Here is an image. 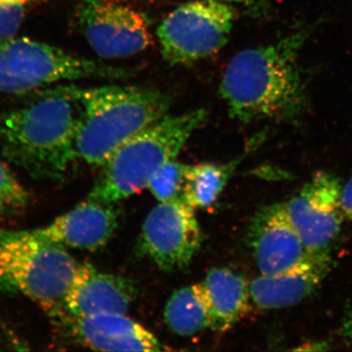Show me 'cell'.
<instances>
[{
  "instance_id": "obj_8",
  "label": "cell",
  "mask_w": 352,
  "mask_h": 352,
  "mask_svg": "<svg viewBox=\"0 0 352 352\" xmlns=\"http://www.w3.org/2000/svg\"><path fill=\"white\" fill-rule=\"evenodd\" d=\"M76 18L90 47L104 59H122L151 45L149 22L118 0H80Z\"/></svg>"
},
{
  "instance_id": "obj_24",
  "label": "cell",
  "mask_w": 352,
  "mask_h": 352,
  "mask_svg": "<svg viewBox=\"0 0 352 352\" xmlns=\"http://www.w3.org/2000/svg\"><path fill=\"white\" fill-rule=\"evenodd\" d=\"M222 1L227 2V3H236L241 4V6H252L254 4L258 3L259 0H222Z\"/></svg>"
},
{
  "instance_id": "obj_5",
  "label": "cell",
  "mask_w": 352,
  "mask_h": 352,
  "mask_svg": "<svg viewBox=\"0 0 352 352\" xmlns=\"http://www.w3.org/2000/svg\"><path fill=\"white\" fill-rule=\"evenodd\" d=\"M78 263L66 248L31 230H0V289L29 298L61 318Z\"/></svg>"
},
{
  "instance_id": "obj_6",
  "label": "cell",
  "mask_w": 352,
  "mask_h": 352,
  "mask_svg": "<svg viewBox=\"0 0 352 352\" xmlns=\"http://www.w3.org/2000/svg\"><path fill=\"white\" fill-rule=\"evenodd\" d=\"M133 69L71 54L27 38L0 41V92L25 94L54 83L82 78H126Z\"/></svg>"
},
{
  "instance_id": "obj_7",
  "label": "cell",
  "mask_w": 352,
  "mask_h": 352,
  "mask_svg": "<svg viewBox=\"0 0 352 352\" xmlns=\"http://www.w3.org/2000/svg\"><path fill=\"white\" fill-rule=\"evenodd\" d=\"M235 20L230 3L194 0L171 11L159 25L157 36L168 64L190 65L223 48Z\"/></svg>"
},
{
  "instance_id": "obj_3",
  "label": "cell",
  "mask_w": 352,
  "mask_h": 352,
  "mask_svg": "<svg viewBox=\"0 0 352 352\" xmlns=\"http://www.w3.org/2000/svg\"><path fill=\"white\" fill-rule=\"evenodd\" d=\"M85 115L76 136L78 160L101 168L139 131L168 115L170 95L153 88L106 85L80 88Z\"/></svg>"
},
{
  "instance_id": "obj_20",
  "label": "cell",
  "mask_w": 352,
  "mask_h": 352,
  "mask_svg": "<svg viewBox=\"0 0 352 352\" xmlns=\"http://www.w3.org/2000/svg\"><path fill=\"white\" fill-rule=\"evenodd\" d=\"M30 204L29 192L0 159V217L22 214Z\"/></svg>"
},
{
  "instance_id": "obj_15",
  "label": "cell",
  "mask_w": 352,
  "mask_h": 352,
  "mask_svg": "<svg viewBox=\"0 0 352 352\" xmlns=\"http://www.w3.org/2000/svg\"><path fill=\"white\" fill-rule=\"evenodd\" d=\"M72 336L87 349L99 351H162L166 347L126 314L64 317Z\"/></svg>"
},
{
  "instance_id": "obj_16",
  "label": "cell",
  "mask_w": 352,
  "mask_h": 352,
  "mask_svg": "<svg viewBox=\"0 0 352 352\" xmlns=\"http://www.w3.org/2000/svg\"><path fill=\"white\" fill-rule=\"evenodd\" d=\"M201 283L210 300L212 330L226 332L249 311V283L242 275L229 268H212Z\"/></svg>"
},
{
  "instance_id": "obj_11",
  "label": "cell",
  "mask_w": 352,
  "mask_h": 352,
  "mask_svg": "<svg viewBox=\"0 0 352 352\" xmlns=\"http://www.w3.org/2000/svg\"><path fill=\"white\" fill-rule=\"evenodd\" d=\"M248 242L261 275L283 272L308 252L287 214L285 203L259 210L249 227Z\"/></svg>"
},
{
  "instance_id": "obj_1",
  "label": "cell",
  "mask_w": 352,
  "mask_h": 352,
  "mask_svg": "<svg viewBox=\"0 0 352 352\" xmlns=\"http://www.w3.org/2000/svg\"><path fill=\"white\" fill-rule=\"evenodd\" d=\"M83 115L80 87L41 90L0 116L2 154L34 179L63 180L78 161L76 136Z\"/></svg>"
},
{
  "instance_id": "obj_12",
  "label": "cell",
  "mask_w": 352,
  "mask_h": 352,
  "mask_svg": "<svg viewBox=\"0 0 352 352\" xmlns=\"http://www.w3.org/2000/svg\"><path fill=\"white\" fill-rule=\"evenodd\" d=\"M329 251L308 252L293 267L272 275H259L249 283L251 300L263 309L295 307L320 287L332 268Z\"/></svg>"
},
{
  "instance_id": "obj_13",
  "label": "cell",
  "mask_w": 352,
  "mask_h": 352,
  "mask_svg": "<svg viewBox=\"0 0 352 352\" xmlns=\"http://www.w3.org/2000/svg\"><path fill=\"white\" fill-rule=\"evenodd\" d=\"M118 224L119 217L113 204L87 198L47 226L31 231L52 244L94 252L107 244Z\"/></svg>"
},
{
  "instance_id": "obj_25",
  "label": "cell",
  "mask_w": 352,
  "mask_h": 352,
  "mask_svg": "<svg viewBox=\"0 0 352 352\" xmlns=\"http://www.w3.org/2000/svg\"><path fill=\"white\" fill-rule=\"evenodd\" d=\"M30 1H32V0H0V4H23V6H25Z\"/></svg>"
},
{
  "instance_id": "obj_17",
  "label": "cell",
  "mask_w": 352,
  "mask_h": 352,
  "mask_svg": "<svg viewBox=\"0 0 352 352\" xmlns=\"http://www.w3.org/2000/svg\"><path fill=\"white\" fill-rule=\"evenodd\" d=\"M164 317L171 332L182 337L212 328V310L203 283L176 289L166 302Z\"/></svg>"
},
{
  "instance_id": "obj_9",
  "label": "cell",
  "mask_w": 352,
  "mask_h": 352,
  "mask_svg": "<svg viewBox=\"0 0 352 352\" xmlns=\"http://www.w3.org/2000/svg\"><path fill=\"white\" fill-rule=\"evenodd\" d=\"M203 243L195 210L182 199L159 201L143 222L140 249L162 270L186 268Z\"/></svg>"
},
{
  "instance_id": "obj_19",
  "label": "cell",
  "mask_w": 352,
  "mask_h": 352,
  "mask_svg": "<svg viewBox=\"0 0 352 352\" xmlns=\"http://www.w3.org/2000/svg\"><path fill=\"white\" fill-rule=\"evenodd\" d=\"M189 164L173 160L164 164L152 176L147 188L157 201H170L182 199L186 171Z\"/></svg>"
},
{
  "instance_id": "obj_4",
  "label": "cell",
  "mask_w": 352,
  "mask_h": 352,
  "mask_svg": "<svg viewBox=\"0 0 352 352\" xmlns=\"http://www.w3.org/2000/svg\"><path fill=\"white\" fill-rule=\"evenodd\" d=\"M208 118L206 109L166 115L124 143L101 166L88 199L116 204L147 188L164 164L176 160Z\"/></svg>"
},
{
  "instance_id": "obj_10",
  "label": "cell",
  "mask_w": 352,
  "mask_h": 352,
  "mask_svg": "<svg viewBox=\"0 0 352 352\" xmlns=\"http://www.w3.org/2000/svg\"><path fill=\"white\" fill-rule=\"evenodd\" d=\"M342 183L331 173L319 171L285 203L287 214L308 252L329 251L344 219Z\"/></svg>"
},
{
  "instance_id": "obj_22",
  "label": "cell",
  "mask_w": 352,
  "mask_h": 352,
  "mask_svg": "<svg viewBox=\"0 0 352 352\" xmlns=\"http://www.w3.org/2000/svg\"><path fill=\"white\" fill-rule=\"evenodd\" d=\"M342 208L344 217L352 221V177L342 187Z\"/></svg>"
},
{
  "instance_id": "obj_14",
  "label": "cell",
  "mask_w": 352,
  "mask_h": 352,
  "mask_svg": "<svg viewBox=\"0 0 352 352\" xmlns=\"http://www.w3.org/2000/svg\"><path fill=\"white\" fill-rule=\"evenodd\" d=\"M131 280L102 272L87 263H78L61 317H82L100 314H126L135 300Z\"/></svg>"
},
{
  "instance_id": "obj_2",
  "label": "cell",
  "mask_w": 352,
  "mask_h": 352,
  "mask_svg": "<svg viewBox=\"0 0 352 352\" xmlns=\"http://www.w3.org/2000/svg\"><path fill=\"white\" fill-rule=\"evenodd\" d=\"M307 32L300 30L276 43L241 51L231 59L219 92L232 119L247 124L302 117L307 99L298 55Z\"/></svg>"
},
{
  "instance_id": "obj_18",
  "label": "cell",
  "mask_w": 352,
  "mask_h": 352,
  "mask_svg": "<svg viewBox=\"0 0 352 352\" xmlns=\"http://www.w3.org/2000/svg\"><path fill=\"white\" fill-rule=\"evenodd\" d=\"M235 166V162L226 164H189L182 200L186 201L194 210L214 205L226 188Z\"/></svg>"
},
{
  "instance_id": "obj_23",
  "label": "cell",
  "mask_w": 352,
  "mask_h": 352,
  "mask_svg": "<svg viewBox=\"0 0 352 352\" xmlns=\"http://www.w3.org/2000/svg\"><path fill=\"white\" fill-rule=\"evenodd\" d=\"M342 337L346 346L352 349V305L347 309L346 316L342 321Z\"/></svg>"
},
{
  "instance_id": "obj_21",
  "label": "cell",
  "mask_w": 352,
  "mask_h": 352,
  "mask_svg": "<svg viewBox=\"0 0 352 352\" xmlns=\"http://www.w3.org/2000/svg\"><path fill=\"white\" fill-rule=\"evenodd\" d=\"M23 4H0V41L12 38L25 18Z\"/></svg>"
}]
</instances>
